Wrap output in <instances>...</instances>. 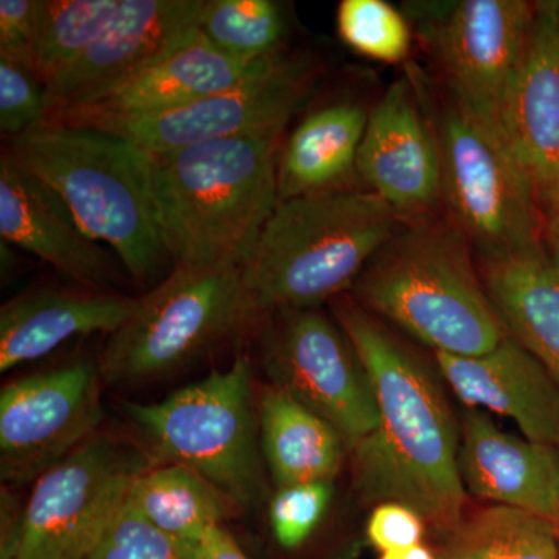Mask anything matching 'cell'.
<instances>
[{
	"mask_svg": "<svg viewBox=\"0 0 559 559\" xmlns=\"http://www.w3.org/2000/svg\"><path fill=\"white\" fill-rule=\"evenodd\" d=\"M194 547L198 559H249L223 525L207 530Z\"/></svg>",
	"mask_w": 559,
	"mask_h": 559,
	"instance_id": "obj_35",
	"label": "cell"
},
{
	"mask_svg": "<svg viewBox=\"0 0 559 559\" xmlns=\"http://www.w3.org/2000/svg\"><path fill=\"white\" fill-rule=\"evenodd\" d=\"M204 0H124L100 38L44 86L46 114L130 79L200 36Z\"/></svg>",
	"mask_w": 559,
	"mask_h": 559,
	"instance_id": "obj_16",
	"label": "cell"
},
{
	"mask_svg": "<svg viewBox=\"0 0 559 559\" xmlns=\"http://www.w3.org/2000/svg\"><path fill=\"white\" fill-rule=\"evenodd\" d=\"M333 496L331 481L289 485L277 488L271 500V524L285 549H297L318 527Z\"/></svg>",
	"mask_w": 559,
	"mask_h": 559,
	"instance_id": "obj_31",
	"label": "cell"
},
{
	"mask_svg": "<svg viewBox=\"0 0 559 559\" xmlns=\"http://www.w3.org/2000/svg\"><path fill=\"white\" fill-rule=\"evenodd\" d=\"M352 289L364 310L433 353L485 355L509 336L468 240L450 219L401 224Z\"/></svg>",
	"mask_w": 559,
	"mask_h": 559,
	"instance_id": "obj_3",
	"label": "cell"
},
{
	"mask_svg": "<svg viewBox=\"0 0 559 559\" xmlns=\"http://www.w3.org/2000/svg\"><path fill=\"white\" fill-rule=\"evenodd\" d=\"M544 242L551 255L559 263V210L546 216V230H544Z\"/></svg>",
	"mask_w": 559,
	"mask_h": 559,
	"instance_id": "obj_36",
	"label": "cell"
},
{
	"mask_svg": "<svg viewBox=\"0 0 559 559\" xmlns=\"http://www.w3.org/2000/svg\"><path fill=\"white\" fill-rule=\"evenodd\" d=\"M60 194L92 240L105 242L132 278L148 283L168 253L151 189L150 154L112 132L43 121L9 150Z\"/></svg>",
	"mask_w": 559,
	"mask_h": 559,
	"instance_id": "obj_4",
	"label": "cell"
},
{
	"mask_svg": "<svg viewBox=\"0 0 559 559\" xmlns=\"http://www.w3.org/2000/svg\"><path fill=\"white\" fill-rule=\"evenodd\" d=\"M428 116L440 150L441 204L471 248L489 259L544 245L546 213L509 140L451 95Z\"/></svg>",
	"mask_w": 559,
	"mask_h": 559,
	"instance_id": "obj_8",
	"label": "cell"
},
{
	"mask_svg": "<svg viewBox=\"0 0 559 559\" xmlns=\"http://www.w3.org/2000/svg\"><path fill=\"white\" fill-rule=\"evenodd\" d=\"M459 469L466 491L559 524V448L503 432L485 412L460 425Z\"/></svg>",
	"mask_w": 559,
	"mask_h": 559,
	"instance_id": "obj_20",
	"label": "cell"
},
{
	"mask_svg": "<svg viewBox=\"0 0 559 559\" xmlns=\"http://www.w3.org/2000/svg\"><path fill=\"white\" fill-rule=\"evenodd\" d=\"M356 176L403 223L433 216L441 204L439 143L412 81L393 83L371 110Z\"/></svg>",
	"mask_w": 559,
	"mask_h": 559,
	"instance_id": "obj_14",
	"label": "cell"
},
{
	"mask_svg": "<svg viewBox=\"0 0 559 559\" xmlns=\"http://www.w3.org/2000/svg\"><path fill=\"white\" fill-rule=\"evenodd\" d=\"M46 91L33 70L0 58V130L17 139L43 123Z\"/></svg>",
	"mask_w": 559,
	"mask_h": 559,
	"instance_id": "obj_32",
	"label": "cell"
},
{
	"mask_svg": "<svg viewBox=\"0 0 559 559\" xmlns=\"http://www.w3.org/2000/svg\"><path fill=\"white\" fill-rule=\"evenodd\" d=\"M381 559H437L436 555L425 546L407 547V549L385 551Z\"/></svg>",
	"mask_w": 559,
	"mask_h": 559,
	"instance_id": "obj_37",
	"label": "cell"
},
{
	"mask_svg": "<svg viewBox=\"0 0 559 559\" xmlns=\"http://www.w3.org/2000/svg\"><path fill=\"white\" fill-rule=\"evenodd\" d=\"M124 0H38L36 75L43 86L108 31Z\"/></svg>",
	"mask_w": 559,
	"mask_h": 559,
	"instance_id": "obj_27",
	"label": "cell"
},
{
	"mask_svg": "<svg viewBox=\"0 0 559 559\" xmlns=\"http://www.w3.org/2000/svg\"><path fill=\"white\" fill-rule=\"evenodd\" d=\"M511 148L544 213L559 210V0L535 2L524 60L506 114Z\"/></svg>",
	"mask_w": 559,
	"mask_h": 559,
	"instance_id": "obj_18",
	"label": "cell"
},
{
	"mask_svg": "<svg viewBox=\"0 0 559 559\" xmlns=\"http://www.w3.org/2000/svg\"><path fill=\"white\" fill-rule=\"evenodd\" d=\"M316 70L286 60L261 79L189 105L145 116L98 121L91 128L121 135L150 156L248 135L277 138L308 100Z\"/></svg>",
	"mask_w": 559,
	"mask_h": 559,
	"instance_id": "obj_13",
	"label": "cell"
},
{
	"mask_svg": "<svg viewBox=\"0 0 559 559\" xmlns=\"http://www.w3.org/2000/svg\"><path fill=\"white\" fill-rule=\"evenodd\" d=\"M285 33L282 7L271 0H209L201 14L202 38L238 60L282 53Z\"/></svg>",
	"mask_w": 559,
	"mask_h": 559,
	"instance_id": "obj_28",
	"label": "cell"
},
{
	"mask_svg": "<svg viewBox=\"0 0 559 559\" xmlns=\"http://www.w3.org/2000/svg\"><path fill=\"white\" fill-rule=\"evenodd\" d=\"M285 60L283 53L260 60H238L216 50L200 35L130 79L51 110L44 121L90 127L98 121L179 108L261 79Z\"/></svg>",
	"mask_w": 559,
	"mask_h": 559,
	"instance_id": "obj_15",
	"label": "cell"
},
{
	"mask_svg": "<svg viewBox=\"0 0 559 559\" xmlns=\"http://www.w3.org/2000/svg\"><path fill=\"white\" fill-rule=\"evenodd\" d=\"M533 11L535 2L525 0H432L404 5L451 97L506 139L507 106L527 49Z\"/></svg>",
	"mask_w": 559,
	"mask_h": 559,
	"instance_id": "obj_9",
	"label": "cell"
},
{
	"mask_svg": "<svg viewBox=\"0 0 559 559\" xmlns=\"http://www.w3.org/2000/svg\"><path fill=\"white\" fill-rule=\"evenodd\" d=\"M90 559H198V555L197 547L156 527L127 498Z\"/></svg>",
	"mask_w": 559,
	"mask_h": 559,
	"instance_id": "obj_30",
	"label": "cell"
},
{
	"mask_svg": "<svg viewBox=\"0 0 559 559\" xmlns=\"http://www.w3.org/2000/svg\"><path fill=\"white\" fill-rule=\"evenodd\" d=\"M425 520L403 503L385 502L371 513L367 535L382 554L421 544Z\"/></svg>",
	"mask_w": 559,
	"mask_h": 559,
	"instance_id": "obj_34",
	"label": "cell"
},
{
	"mask_svg": "<svg viewBox=\"0 0 559 559\" xmlns=\"http://www.w3.org/2000/svg\"><path fill=\"white\" fill-rule=\"evenodd\" d=\"M277 138H235L150 156L151 189L176 266H242L277 209Z\"/></svg>",
	"mask_w": 559,
	"mask_h": 559,
	"instance_id": "obj_2",
	"label": "cell"
},
{
	"mask_svg": "<svg viewBox=\"0 0 559 559\" xmlns=\"http://www.w3.org/2000/svg\"><path fill=\"white\" fill-rule=\"evenodd\" d=\"M261 311L241 266H176L110 334L98 366L109 385L167 377L245 330Z\"/></svg>",
	"mask_w": 559,
	"mask_h": 559,
	"instance_id": "obj_7",
	"label": "cell"
},
{
	"mask_svg": "<svg viewBox=\"0 0 559 559\" xmlns=\"http://www.w3.org/2000/svg\"><path fill=\"white\" fill-rule=\"evenodd\" d=\"M259 414L261 451L277 488L333 481L347 447L326 419L272 384L261 395Z\"/></svg>",
	"mask_w": 559,
	"mask_h": 559,
	"instance_id": "obj_24",
	"label": "cell"
},
{
	"mask_svg": "<svg viewBox=\"0 0 559 559\" xmlns=\"http://www.w3.org/2000/svg\"><path fill=\"white\" fill-rule=\"evenodd\" d=\"M102 371L80 360L31 374L0 392V474L27 485L102 432Z\"/></svg>",
	"mask_w": 559,
	"mask_h": 559,
	"instance_id": "obj_12",
	"label": "cell"
},
{
	"mask_svg": "<svg viewBox=\"0 0 559 559\" xmlns=\"http://www.w3.org/2000/svg\"><path fill=\"white\" fill-rule=\"evenodd\" d=\"M138 307V297L43 288L21 294L0 310V371L49 355L75 336L114 334Z\"/></svg>",
	"mask_w": 559,
	"mask_h": 559,
	"instance_id": "obj_21",
	"label": "cell"
},
{
	"mask_svg": "<svg viewBox=\"0 0 559 559\" xmlns=\"http://www.w3.org/2000/svg\"><path fill=\"white\" fill-rule=\"evenodd\" d=\"M336 318L369 371L380 414L378 428L349 451L356 495L457 527L468 491L459 469L460 428L439 378L356 301L337 300Z\"/></svg>",
	"mask_w": 559,
	"mask_h": 559,
	"instance_id": "obj_1",
	"label": "cell"
},
{
	"mask_svg": "<svg viewBox=\"0 0 559 559\" xmlns=\"http://www.w3.org/2000/svg\"><path fill=\"white\" fill-rule=\"evenodd\" d=\"M38 0H0V58L36 73Z\"/></svg>",
	"mask_w": 559,
	"mask_h": 559,
	"instance_id": "obj_33",
	"label": "cell"
},
{
	"mask_svg": "<svg viewBox=\"0 0 559 559\" xmlns=\"http://www.w3.org/2000/svg\"><path fill=\"white\" fill-rule=\"evenodd\" d=\"M156 463L146 448L98 432L33 484L7 559H90L131 485Z\"/></svg>",
	"mask_w": 559,
	"mask_h": 559,
	"instance_id": "obj_10",
	"label": "cell"
},
{
	"mask_svg": "<svg viewBox=\"0 0 559 559\" xmlns=\"http://www.w3.org/2000/svg\"><path fill=\"white\" fill-rule=\"evenodd\" d=\"M447 559H559V524L513 507H487L460 521Z\"/></svg>",
	"mask_w": 559,
	"mask_h": 559,
	"instance_id": "obj_26",
	"label": "cell"
},
{
	"mask_svg": "<svg viewBox=\"0 0 559 559\" xmlns=\"http://www.w3.org/2000/svg\"><path fill=\"white\" fill-rule=\"evenodd\" d=\"M128 502L168 535L197 546L237 509L218 488L186 466L156 463L131 485Z\"/></svg>",
	"mask_w": 559,
	"mask_h": 559,
	"instance_id": "obj_25",
	"label": "cell"
},
{
	"mask_svg": "<svg viewBox=\"0 0 559 559\" xmlns=\"http://www.w3.org/2000/svg\"><path fill=\"white\" fill-rule=\"evenodd\" d=\"M263 362L272 385L326 419L352 451L380 423L373 384L340 323L318 310L272 311Z\"/></svg>",
	"mask_w": 559,
	"mask_h": 559,
	"instance_id": "obj_11",
	"label": "cell"
},
{
	"mask_svg": "<svg viewBox=\"0 0 559 559\" xmlns=\"http://www.w3.org/2000/svg\"><path fill=\"white\" fill-rule=\"evenodd\" d=\"M369 116L358 103L342 102L301 121L278 157L280 201L353 189Z\"/></svg>",
	"mask_w": 559,
	"mask_h": 559,
	"instance_id": "obj_23",
	"label": "cell"
},
{
	"mask_svg": "<svg viewBox=\"0 0 559 559\" xmlns=\"http://www.w3.org/2000/svg\"><path fill=\"white\" fill-rule=\"evenodd\" d=\"M0 235L92 290L114 288L119 271L57 191L13 159H0Z\"/></svg>",
	"mask_w": 559,
	"mask_h": 559,
	"instance_id": "obj_17",
	"label": "cell"
},
{
	"mask_svg": "<svg viewBox=\"0 0 559 559\" xmlns=\"http://www.w3.org/2000/svg\"><path fill=\"white\" fill-rule=\"evenodd\" d=\"M437 369L469 409H488L516 423L525 439L559 448V385L511 334L479 356L433 353Z\"/></svg>",
	"mask_w": 559,
	"mask_h": 559,
	"instance_id": "obj_19",
	"label": "cell"
},
{
	"mask_svg": "<svg viewBox=\"0 0 559 559\" xmlns=\"http://www.w3.org/2000/svg\"><path fill=\"white\" fill-rule=\"evenodd\" d=\"M485 288L503 325L559 385V263L544 245L480 259Z\"/></svg>",
	"mask_w": 559,
	"mask_h": 559,
	"instance_id": "obj_22",
	"label": "cell"
},
{
	"mask_svg": "<svg viewBox=\"0 0 559 559\" xmlns=\"http://www.w3.org/2000/svg\"><path fill=\"white\" fill-rule=\"evenodd\" d=\"M342 43L360 57L399 64L412 49V25L385 0H342L337 9Z\"/></svg>",
	"mask_w": 559,
	"mask_h": 559,
	"instance_id": "obj_29",
	"label": "cell"
},
{
	"mask_svg": "<svg viewBox=\"0 0 559 559\" xmlns=\"http://www.w3.org/2000/svg\"><path fill=\"white\" fill-rule=\"evenodd\" d=\"M403 221L369 190L280 201L242 277L261 312L316 310L352 289Z\"/></svg>",
	"mask_w": 559,
	"mask_h": 559,
	"instance_id": "obj_5",
	"label": "cell"
},
{
	"mask_svg": "<svg viewBox=\"0 0 559 559\" xmlns=\"http://www.w3.org/2000/svg\"><path fill=\"white\" fill-rule=\"evenodd\" d=\"M146 450L160 463L186 466L237 509H257L267 492L252 367L238 358L224 371L153 404H124Z\"/></svg>",
	"mask_w": 559,
	"mask_h": 559,
	"instance_id": "obj_6",
	"label": "cell"
}]
</instances>
